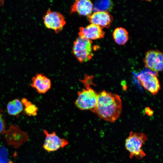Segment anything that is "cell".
<instances>
[{"label": "cell", "mask_w": 163, "mask_h": 163, "mask_svg": "<svg viewBox=\"0 0 163 163\" xmlns=\"http://www.w3.org/2000/svg\"><path fill=\"white\" fill-rule=\"evenodd\" d=\"M122 111V102L119 95L105 91L98 94L93 113L100 118L114 122L119 117Z\"/></svg>", "instance_id": "1"}, {"label": "cell", "mask_w": 163, "mask_h": 163, "mask_svg": "<svg viewBox=\"0 0 163 163\" xmlns=\"http://www.w3.org/2000/svg\"><path fill=\"white\" fill-rule=\"evenodd\" d=\"M92 75H86L81 80L85 88L78 93V97L75 102V106L82 110H89L93 113L95 108L98 94L91 87L93 85Z\"/></svg>", "instance_id": "2"}, {"label": "cell", "mask_w": 163, "mask_h": 163, "mask_svg": "<svg viewBox=\"0 0 163 163\" xmlns=\"http://www.w3.org/2000/svg\"><path fill=\"white\" fill-rule=\"evenodd\" d=\"M147 139V135L144 133L133 131L130 132L125 141V147L129 152L130 158L135 157L138 159H140L145 156L141 148Z\"/></svg>", "instance_id": "3"}, {"label": "cell", "mask_w": 163, "mask_h": 163, "mask_svg": "<svg viewBox=\"0 0 163 163\" xmlns=\"http://www.w3.org/2000/svg\"><path fill=\"white\" fill-rule=\"evenodd\" d=\"M92 41L78 36L73 42L72 52L79 62L83 63L91 60L93 56Z\"/></svg>", "instance_id": "4"}, {"label": "cell", "mask_w": 163, "mask_h": 163, "mask_svg": "<svg viewBox=\"0 0 163 163\" xmlns=\"http://www.w3.org/2000/svg\"><path fill=\"white\" fill-rule=\"evenodd\" d=\"M43 133L45 137L42 147L45 150L48 152H55L69 144L67 140L59 137L55 131L49 133L44 129Z\"/></svg>", "instance_id": "5"}, {"label": "cell", "mask_w": 163, "mask_h": 163, "mask_svg": "<svg viewBox=\"0 0 163 163\" xmlns=\"http://www.w3.org/2000/svg\"><path fill=\"white\" fill-rule=\"evenodd\" d=\"M137 77L140 85L152 95H155L160 90V84L156 74L146 71L139 74Z\"/></svg>", "instance_id": "6"}, {"label": "cell", "mask_w": 163, "mask_h": 163, "mask_svg": "<svg viewBox=\"0 0 163 163\" xmlns=\"http://www.w3.org/2000/svg\"><path fill=\"white\" fill-rule=\"evenodd\" d=\"M43 19L45 26L53 30L56 34L62 30L66 23L65 18L62 14L50 9L47 10Z\"/></svg>", "instance_id": "7"}, {"label": "cell", "mask_w": 163, "mask_h": 163, "mask_svg": "<svg viewBox=\"0 0 163 163\" xmlns=\"http://www.w3.org/2000/svg\"><path fill=\"white\" fill-rule=\"evenodd\" d=\"M162 53L158 50H150L146 53L144 62L146 67L152 71L158 72L163 69Z\"/></svg>", "instance_id": "8"}, {"label": "cell", "mask_w": 163, "mask_h": 163, "mask_svg": "<svg viewBox=\"0 0 163 163\" xmlns=\"http://www.w3.org/2000/svg\"><path fill=\"white\" fill-rule=\"evenodd\" d=\"M4 134L8 144L18 147L27 140V135L20 130L18 126L10 125Z\"/></svg>", "instance_id": "9"}, {"label": "cell", "mask_w": 163, "mask_h": 163, "mask_svg": "<svg viewBox=\"0 0 163 163\" xmlns=\"http://www.w3.org/2000/svg\"><path fill=\"white\" fill-rule=\"evenodd\" d=\"M103 28L91 24L85 27H80L78 35L91 40L101 39L104 37L105 34Z\"/></svg>", "instance_id": "10"}, {"label": "cell", "mask_w": 163, "mask_h": 163, "mask_svg": "<svg viewBox=\"0 0 163 163\" xmlns=\"http://www.w3.org/2000/svg\"><path fill=\"white\" fill-rule=\"evenodd\" d=\"M88 21L91 24L102 28L109 27L113 21V17L108 12L97 11L87 16Z\"/></svg>", "instance_id": "11"}, {"label": "cell", "mask_w": 163, "mask_h": 163, "mask_svg": "<svg viewBox=\"0 0 163 163\" xmlns=\"http://www.w3.org/2000/svg\"><path fill=\"white\" fill-rule=\"evenodd\" d=\"M31 86L40 94H45L51 88L50 79L42 73L36 74L32 79Z\"/></svg>", "instance_id": "12"}, {"label": "cell", "mask_w": 163, "mask_h": 163, "mask_svg": "<svg viewBox=\"0 0 163 163\" xmlns=\"http://www.w3.org/2000/svg\"><path fill=\"white\" fill-rule=\"evenodd\" d=\"M93 8V4L90 0H76L71 6L70 12L88 16L91 14Z\"/></svg>", "instance_id": "13"}, {"label": "cell", "mask_w": 163, "mask_h": 163, "mask_svg": "<svg viewBox=\"0 0 163 163\" xmlns=\"http://www.w3.org/2000/svg\"><path fill=\"white\" fill-rule=\"evenodd\" d=\"M113 37L115 42L121 45L125 44L129 39L127 31L121 27H117L115 29L113 33Z\"/></svg>", "instance_id": "14"}, {"label": "cell", "mask_w": 163, "mask_h": 163, "mask_svg": "<svg viewBox=\"0 0 163 163\" xmlns=\"http://www.w3.org/2000/svg\"><path fill=\"white\" fill-rule=\"evenodd\" d=\"M7 109L10 115H17L22 111L23 104L19 99H14L8 102L7 106Z\"/></svg>", "instance_id": "15"}, {"label": "cell", "mask_w": 163, "mask_h": 163, "mask_svg": "<svg viewBox=\"0 0 163 163\" xmlns=\"http://www.w3.org/2000/svg\"><path fill=\"white\" fill-rule=\"evenodd\" d=\"M21 102L24 106V112L28 116H36L37 114V107L26 98H23Z\"/></svg>", "instance_id": "16"}, {"label": "cell", "mask_w": 163, "mask_h": 163, "mask_svg": "<svg viewBox=\"0 0 163 163\" xmlns=\"http://www.w3.org/2000/svg\"><path fill=\"white\" fill-rule=\"evenodd\" d=\"M5 123L3 117L2 113L0 110V134L4 133L5 131Z\"/></svg>", "instance_id": "17"}, {"label": "cell", "mask_w": 163, "mask_h": 163, "mask_svg": "<svg viewBox=\"0 0 163 163\" xmlns=\"http://www.w3.org/2000/svg\"><path fill=\"white\" fill-rule=\"evenodd\" d=\"M145 111L146 114L149 116H151L153 114V111L149 107H146L145 109Z\"/></svg>", "instance_id": "18"}]
</instances>
